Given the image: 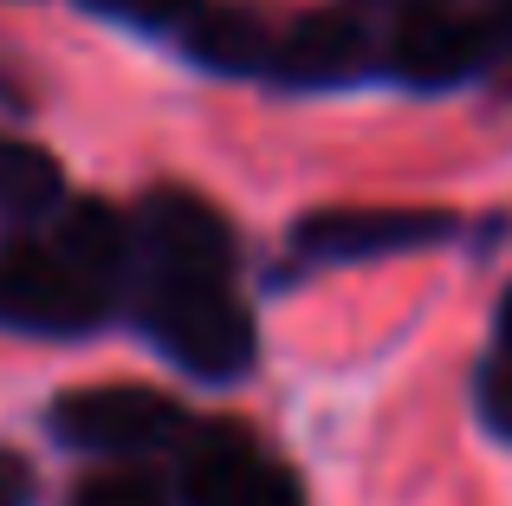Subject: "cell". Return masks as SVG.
Returning a JSON list of instances; mask_svg holds the SVG:
<instances>
[{
    "label": "cell",
    "mask_w": 512,
    "mask_h": 506,
    "mask_svg": "<svg viewBox=\"0 0 512 506\" xmlns=\"http://www.w3.org/2000/svg\"><path fill=\"white\" fill-rule=\"evenodd\" d=\"M33 461L13 455V448H0V506H33Z\"/></svg>",
    "instance_id": "obj_14"
},
{
    "label": "cell",
    "mask_w": 512,
    "mask_h": 506,
    "mask_svg": "<svg viewBox=\"0 0 512 506\" xmlns=\"http://www.w3.org/2000/svg\"><path fill=\"white\" fill-rule=\"evenodd\" d=\"M441 241H454L448 208H318L292 228V253L312 266H357Z\"/></svg>",
    "instance_id": "obj_7"
},
{
    "label": "cell",
    "mask_w": 512,
    "mask_h": 506,
    "mask_svg": "<svg viewBox=\"0 0 512 506\" xmlns=\"http://www.w3.org/2000/svg\"><path fill=\"white\" fill-rule=\"evenodd\" d=\"M487 7H493V0H487Z\"/></svg>",
    "instance_id": "obj_15"
},
{
    "label": "cell",
    "mask_w": 512,
    "mask_h": 506,
    "mask_svg": "<svg viewBox=\"0 0 512 506\" xmlns=\"http://www.w3.org/2000/svg\"><path fill=\"white\" fill-rule=\"evenodd\" d=\"M383 72V39L363 26V13H299L292 26H279V46L266 78L286 91H338L357 78Z\"/></svg>",
    "instance_id": "obj_8"
},
{
    "label": "cell",
    "mask_w": 512,
    "mask_h": 506,
    "mask_svg": "<svg viewBox=\"0 0 512 506\" xmlns=\"http://www.w3.org/2000/svg\"><path fill=\"white\" fill-rule=\"evenodd\" d=\"M117 299L52 234H20L0 247V331L26 338H91Z\"/></svg>",
    "instance_id": "obj_3"
},
{
    "label": "cell",
    "mask_w": 512,
    "mask_h": 506,
    "mask_svg": "<svg viewBox=\"0 0 512 506\" xmlns=\"http://www.w3.org/2000/svg\"><path fill=\"white\" fill-rule=\"evenodd\" d=\"M175 506H305V487L240 422H195L169 461Z\"/></svg>",
    "instance_id": "obj_4"
},
{
    "label": "cell",
    "mask_w": 512,
    "mask_h": 506,
    "mask_svg": "<svg viewBox=\"0 0 512 506\" xmlns=\"http://www.w3.org/2000/svg\"><path fill=\"white\" fill-rule=\"evenodd\" d=\"M273 46H279V26L253 7H201V20L182 33V52L188 65L201 72H221V78H247L273 65Z\"/></svg>",
    "instance_id": "obj_9"
},
{
    "label": "cell",
    "mask_w": 512,
    "mask_h": 506,
    "mask_svg": "<svg viewBox=\"0 0 512 506\" xmlns=\"http://www.w3.org/2000/svg\"><path fill=\"white\" fill-rule=\"evenodd\" d=\"M130 318L175 370L201 383H240L260 357V331H253V312L234 292V279L137 273L130 279Z\"/></svg>",
    "instance_id": "obj_1"
},
{
    "label": "cell",
    "mask_w": 512,
    "mask_h": 506,
    "mask_svg": "<svg viewBox=\"0 0 512 506\" xmlns=\"http://www.w3.org/2000/svg\"><path fill=\"white\" fill-rule=\"evenodd\" d=\"M59 208H65V169H59V156L0 130V221L33 228V221H52Z\"/></svg>",
    "instance_id": "obj_10"
},
{
    "label": "cell",
    "mask_w": 512,
    "mask_h": 506,
    "mask_svg": "<svg viewBox=\"0 0 512 506\" xmlns=\"http://www.w3.org/2000/svg\"><path fill=\"white\" fill-rule=\"evenodd\" d=\"M46 429L59 448L98 455L104 468H143V461L169 455L188 442L195 416L175 396L150 390V383H85V390L52 396Z\"/></svg>",
    "instance_id": "obj_2"
},
{
    "label": "cell",
    "mask_w": 512,
    "mask_h": 506,
    "mask_svg": "<svg viewBox=\"0 0 512 506\" xmlns=\"http://www.w3.org/2000/svg\"><path fill=\"white\" fill-rule=\"evenodd\" d=\"M500 46H493V20L487 13H461L448 0H422V7L389 13L383 33V78L409 91H454L467 78L493 72Z\"/></svg>",
    "instance_id": "obj_5"
},
{
    "label": "cell",
    "mask_w": 512,
    "mask_h": 506,
    "mask_svg": "<svg viewBox=\"0 0 512 506\" xmlns=\"http://www.w3.org/2000/svg\"><path fill=\"white\" fill-rule=\"evenodd\" d=\"M65 506H175V481L156 468H98L65 494Z\"/></svg>",
    "instance_id": "obj_12"
},
{
    "label": "cell",
    "mask_w": 512,
    "mask_h": 506,
    "mask_svg": "<svg viewBox=\"0 0 512 506\" xmlns=\"http://www.w3.org/2000/svg\"><path fill=\"white\" fill-rule=\"evenodd\" d=\"M78 7L98 13V20L137 26V33H175V39H182L188 26L201 20V7H208V0H78Z\"/></svg>",
    "instance_id": "obj_13"
},
{
    "label": "cell",
    "mask_w": 512,
    "mask_h": 506,
    "mask_svg": "<svg viewBox=\"0 0 512 506\" xmlns=\"http://www.w3.org/2000/svg\"><path fill=\"white\" fill-rule=\"evenodd\" d=\"M474 409L500 442H512V292L500 305V325H493L487 357H480V370H474Z\"/></svg>",
    "instance_id": "obj_11"
},
{
    "label": "cell",
    "mask_w": 512,
    "mask_h": 506,
    "mask_svg": "<svg viewBox=\"0 0 512 506\" xmlns=\"http://www.w3.org/2000/svg\"><path fill=\"white\" fill-rule=\"evenodd\" d=\"M240 247L214 202L195 189H150L137 202V273H214L234 279Z\"/></svg>",
    "instance_id": "obj_6"
}]
</instances>
